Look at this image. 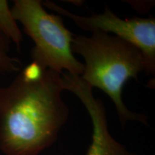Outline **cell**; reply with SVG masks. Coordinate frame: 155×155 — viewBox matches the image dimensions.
<instances>
[{
	"mask_svg": "<svg viewBox=\"0 0 155 155\" xmlns=\"http://www.w3.org/2000/svg\"><path fill=\"white\" fill-rule=\"evenodd\" d=\"M0 34L14 42L18 49L20 48L23 41L22 33L6 0H0Z\"/></svg>",
	"mask_w": 155,
	"mask_h": 155,
	"instance_id": "6",
	"label": "cell"
},
{
	"mask_svg": "<svg viewBox=\"0 0 155 155\" xmlns=\"http://www.w3.org/2000/svg\"><path fill=\"white\" fill-rule=\"evenodd\" d=\"M62 79L64 89L80 99L92 121V142L86 155H137L129 152L110 134L105 106L101 100L94 96L91 87L77 75L63 73Z\"/></svg>",
	"mask_w": 155,
	"mask_h": 155,
	"instance_id": "5",
	"label": "cell"
},
{
	"mask_svg": "<svg viewBox=\"0 0 155 155\" xmlns=\"http://www.w3.org/2000/svg\"><path fill=\"white\" fill-rule=\"evenodd\" d=\"M11 11L34 42L30 52L32 63L61 74L66 70L70 75H82L84 65L71 48L74 34L65 26L61 15L49 14L40 0H15Z\"/></svg>",
	"mask_w": 155,
	"mask_h": 155,
	"instance_id": "3",
	"label": "cell"
},
{
	"mask_svg": "<svg viewBox=\"0 0 155 155\" xmlns=\"http://www.w3.org/2000/svg\"><path fill=\"white\" fill-rule=\"evenodd\" d=\"M63 91L62 74L32 62L0 87V151L39 155L51 147L69 115Z\"/></svg>",
	"mask_w": 155,
	"mask_h": 155,
	"instance_id": "1",
	"label": "cell"
},
{
	"mask_svg": "<svg viewBox=\"0 0 155 155\" xmlns=\"http://www.w3.org/2000/svg\"><path fill=\"white\" fill-rule=\"evenodd\" d=\"M42 5L60 15L71 19L77 27L92 33L95 31L113 33L137 46L143 54L147 75L155 74V19L133 17L121 19L107 5L103 13L89 17L81 16L66 10L51 1L42 2Z\"/></svg>",
	"mask_w": 155,
	"mask_h": 155,
	"instance_id": "4",
	"label": "cell"
},
{
	"mask_svg": "<svg viewBox=\"0 0 155 155\" xmlns=\"http://www.w3.org/2000/svg\"><path fill=\"white\" fill-rule=\"evenodd\" d=\"M127 2L134 10L144 13L150 11L154 5V1H124Z\"/></svg>",
	"mask_w": 155,
	"mask_h": 155,
	"instance_id": "8",
	"label": "cell"
},
{
	"mask_svg": "<svg viewBox=\"0 0 155 155\" xmlns=\"http://www.w3.org/2000/svg\"><path fill=\"white\" fill-rule=\"evenodd\" d=\"M10 40L0 34V75L19 72L22 63L19 58L9 54Z\"/></svg>",
	"mask_w": 155,
	"mask_h": 155,
	"instance_id": "7",
	"label": "cell"
},
{
	"mask_svg": "<svg viewBox=\"0 0 155 155\" xmlns=\"http://www.w3.org/2000/svg\"><path fill=\"white\" fill-rule=\"evenodd\" d=\"M71 48L85 61L80 78L92 88H98L109 96L122 127L135 121L148 125L147 116L130 111L122 98L127 81H137L139 73L145 72L141 50L124 39L99 31L91 36L74 35Z\"/></svg>",
	"mask_w": 155,
	"mask_h": 155,
	"instance_id": "2",
	"label": "cell"
}]
</instances>
